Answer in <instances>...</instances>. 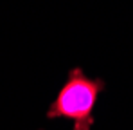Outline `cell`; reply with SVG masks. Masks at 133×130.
I'll use <instances>...</instances> for the list:
<instances>
[{"label": "cell", "instance_id": "cell-1", "mask_svg": "<svg viewBox=\"0 0 133 130\" xmlns=\"http://www.w3.org/2000/svg\"><path fill=\"white\" fill-rule=\"evenodd\" d=\"M103 88V80L88 78L81 69H72L65 85L49 107L47 117H66L74 123V130H92V112Z\"/></svg>", "mask_w": 133, "mask_h": 130}]
</instances>
